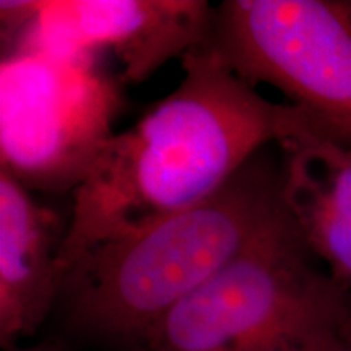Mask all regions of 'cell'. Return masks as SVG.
Listing matches in <instances>:
<instances>
[{
  "label": "cell",
  "mask_w": 351,
  "mask_h": 351,
  "mask_svg": "<svg viewBox=\"0 0 351 351\" xmlns=\"http://www.w3.org/2000/svg\"><path fill=\"white\" fill-rule=\"evenodd\" d=\"M280 200V169L256 156L194 207L91 247L62 280L67 330L145 351L161 320L252 243Z\"/></svg>",
  "instance_id": "2"
},
{
  "label": "cell",
  "mask_w": 351,
  "mask_h": 351,
  "mask_svg": "<svg viewBox=\"0 0 351 351\" xmlns=\"http://www.w3.org/2000/svg\"><path fill=\"white\" fill-rule=\"evenodd\" d=\"M98 57L20 47L0 62V171L32 191H75L122 108Z\"/></svg>",
  "instance_id": "4"
},
{
  "label": "cell",
  "mask_w": 351,
  "mask_h": 351,
  "mask_svg": "<svg viewBox=\"0 0 351 351\" xmlns=\"http://www.w3.org/2000/svg\"><path fill=\"white\" fill-rule=\"evenodd\" d=\"M67 228L23 184L0 171V345L34 335L59 304V252Z\"/></svg>",
  "instance_id": "7"
},
{
  "label": "cell",
  "mask_w": 351,
  "mask_h": 351,
  "mask_svg": "<svg viewBox=\"0 0 351 351\" xmlns=\"http://www.w3.org/2000/svg\"><path fill=\"white\" fill-rule=\"evenodd\" d=\"M280 148L285 208L314 256L351 296V148L313 117Z\"/></svg>",
  "instance_id": "8"
},
{
  "label": "cell",
  "mask_w": 351,
  "mask_h": 351,
  "mask_svg": "<svg viewBox=\"0 0 351 351\" xmlns=\"http://www.w3.org/2000/svg\"><path fill=\"white\" fill-rule=\"evenodd\" d=\"M39 0H2L0 2V32L2 43L16 44L33 23Z\"/></svg>",
  "instance_id": "9"
},
{
  "label": "cell",
  "mask_w": 351,
  "mask_h": 351,
  "mask_svg": "<svg viewBox=\"0 0 351 351\" xmlns=\"http://www.w3.org/2000/svg\"><path fill=\"white\" fill-rule=\"evenodd\" d=\"M328 351H351V341H348V343L340 345V346H335V348H332Z\"/></svg>",
  "instance_id": "11"
},
{
  "label": "cell",
  "mask_w": 351,
  "mask_h": 351,
  "mask_svg": "<svg viewBox=\"0 0 351 351\" xmlns=\"http://www.w3.org/2000/svg\"><path fill=\"white\" fill-rule=\"evenodd\" d=\"M173 93L103 145L73 191L59 252L60 276L86 251L194 207L218 192L261 148L309 121L293 104L265 99L210 44L182 56Z\"/></svg>",
  "instance_id": "1"
},
{
  "label": "cell",
  "mask_w": 351,
  "mask_h": 351,
  "mask_svg": "<svg viewBox=\"0 0 351 351\" xmlns=\"http://www.w3.org/2000/svg\"><path fill=\"white\" fill-rule=\"evenodd\" d=\"M213 12L204 0H39L33 23L12 51L111 52L121 82L142 83L168 60L207 44Z\"/></svg>",
  "instance_id": "6"
},
{
  "label": "cell",
  "mask_w": 351,
  "mask_h": 351,
  "mask_svg": "<svg viewBox=\"0 0 351 351\" xmlns=\"http://www.w3.org/2000/svg\"><path fill=\"white\" fill-rule=\"evenodd\" d=\"M208 44L241 80L276 88L351 148L350 0H225Z\"/></svg>",
  "instance_id": "5"
},
{
  "label": "cell",
  "mask_w": 351,
  "mask_h": 351,
  "mask_svg": "<svg viewBox=\"0 0 351 351\" xmlns=\"http://www.w3.org/2000/svg\"><path fill=\"white\" fill-rule=\"evenodd\" d=\"M5 351H69L67 348H64V346H60L59 343H43V345H38V346H29V348H19V346H13L10 350H5Z\"/></svg>",
  "instance_id": "10"
},
{
  "label": "cell",
  "mask_w": 351,
  "mask_h": 351,
  "mask_svg": "<svg viewBox=\"0 0 351 351\" xmlns=\"http://www.w3.org/2000/svg\"><path fill=\"white\" fill-rule=\"evenodd\" d=\"M315 261L280 200L252 243L161 320L145 351H328L348 343L351 296Z\"/></svg>",
  "instance_id": "3"
}]
</instances>
